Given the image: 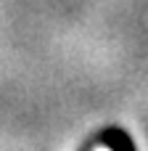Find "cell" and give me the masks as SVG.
Listing matches in <instances>:
<instances>
[{"label":"cell","mask_w":148,"mask_h":151,"mask_svg":"<svg viewBox=\"0 0 148 151\" xmlns=\"http://www.w3.org/2000/svg\"><path fill=\"white\" fill-rule=\"evenodd\" d=\"M101 143L109 146L111 151H138L135 143H132V138H130V133H124L122 127H109V130H103V133H101Z\"/></svg>","instance_id":"cell-1"}]
</instances>
